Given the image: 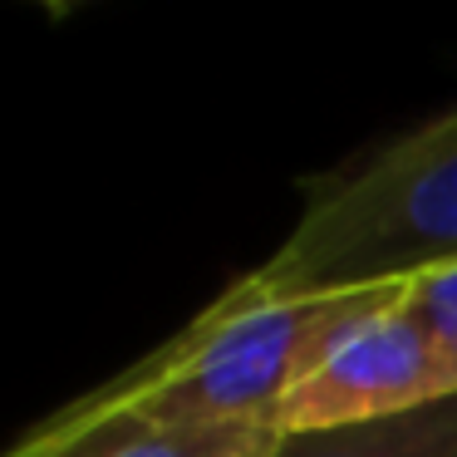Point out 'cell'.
Segmentation results:
<instances>
[{
  "instance_id": "5",
  "label": "cell",
  "mask_w": 457,
  "mask_h": 457,
  "mask_svg": "<svg viewBox=\"0 0 457 457\" xmlns=\"http://www.w3.org/2000/svg\"><path fill=\"white\" fill-rule=\"evenodd\" d=\"M280 447V428L270 413L241 418L221 428H192V433H168L129 447L119 457H270Z\"/></svg>"
},
{
  "instance_id": "1",
  "label": "cell",
  "mask_w": 457,
  "mask_h": 457,
  "mask_svg": "<svg viewBox=\"0 0 457 457\" xmlns=\"http://www.w3.org/2000/svg\"><path fill=\"white\" fill-rule=\"evenodd\" d=\"M398 295L403 286L256 300L231 286L158 354L25 433L11 457H119L148 437L270 413L349 329Z\"/></svg>"
},
{
  "instance_id": "2",
  "label": "cell",
  "mask_w": 457,
  "mask_h": 457,
  "mask_svg": "<svg viewBox=\"0 0 457 457\" xmlns=\"http://www.w3.org/2000/svg\"><path fill=\"white\" fill-rule=\"evenodd\" d=\"M457 266V109L310 182L290 237L237 286L256 300L408 286Z\"/></svg>"
},
{
  "instance_id": "3",
  "label": "cell",
  "mask_w": 457,
  "mask_h": 457,
  "mask_svg": "<svg viewBox=\"0 0 457 457\" xmlns=\"http://www.w3.org/2000/svg\"><path fill=\"white\" fill-rule=\"evenodd\" d=\"M457 398V359L423 325L408 300H388L384 310L354 325L276 408L280 437L320 433V428L378 423L403 418L428 403Z\"/></svg>"
},
{
  "instance_id": "6",
  "label": "cell",
  "mask_w": 457,
  "mask_h": 457,
  "mask_svg": "<svg viewBox=\"0 0 457 457\" xmlns=\"http://www.w3.org/2000/svg\"><path fill=\"white\" fill-rule=\"evenodd\" d=\"M403 300H408V310L423 315V325L433 329V335L447 345V354L457 359V266L408 280Z\"/></svg>"
},
{
  "instance_id": "4",
  "label": "cell",
  "mask_w": 457,
  "mask_h": 457,
  "mask_svg": "<svg viewBox=\"0 0 457 457\" xmlns=\"http://www.w3.org/2000/svg\"><path fill=\"white\" fill-rule=\"evenodd\" d=\"M270 457H457V398L378 423L290 433Z\"/></svg>"
}]
</instances>
